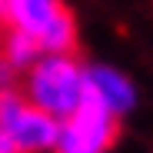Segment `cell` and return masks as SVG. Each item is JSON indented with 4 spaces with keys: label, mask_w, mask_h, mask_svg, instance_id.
Returning a JSON list of instances; mask_svg holds the SVG:
<instances>
[{
    "label": "cell",
    "mask_w": 153,
    "mask_h": 153,
    "mask_svg": "<svg viewBox=\"0 0 153 153\" xmlns=\"http://www.w3.org/2000/svg\"><path fill=\"white\" fill-rule=\"evenodd\" d=\"M23 97L53 120H67L87 97V67L73 53H43L23 73Z\"/></svg>",
    "instance_id": "1"
},
{
    "label": "cell",
    "mask_w": 153,
    "mask_h": 153,
    "mask_svg": "<svg viewBox=\"0 0 153 153\" xmlns=\"http://www.w3.org/2000/svg\"><path fill=\"white\" fill-rule=\"evenodd\" d=\"M0 20L7 30L33 37L43 53H73L76 47V23L63 0H7Z\"/></svg>",
    "instance_id": "2"
},
{
    "label": "cell",
    "mask_w": 153,
    "mask_h": 153,
    "mask_svg": "<svg viewBox=\"0 0 153 153\" xmlns=\"http://www.w3.org/2000/svg\"><path fill=\"white\" fill-rule=\"evenodd\" d=\"M0 130L17 153H53L60 140V120L37 110L23 93L0 97Z\"/></svg>",
    "instance_id": "3"
},
{
    "label": "cell",
    "mask_w": 153,
    "mask_h": 153,
    "mask_svg": "<svg viewBox=\"0 0 153 153\" xmlns=\"http://www.w3.org/2000/svg\"><path fill=\"white\" fill-rule=\"evenodd\" d=\"M117 140V117L100 107L93 97H83L67 120H60L57 153H107Z\"/></svg>",
    "instance_id": "4"
},
{
    "label": "cell",
    "mask_w": 153,
    "mask_h": 153,
    "mask_svg": "<svg viewBox=\"0 0 153 153\" xmlns=\"http://www.w3.org/2000/svg\"><path fill=\"white\" fill-rule=\"evenodd\" d=\"M87 97H93L100 107H107L113 117L126 113L137 103V90L123 73L110 67H87Z\"/></svg>",
    "instance_id": "5"
},
{
    "label": "cell",
    "mask_w": 153,
    "mask_h": 153,
    "mask_svg": "<svg viewBox=\"0 0 153 153\" xmlns=\"http://www.w3.org/2000/svg\"><path fill=\"white\" fill-rule=\"evenodd\" d=\"M0 57H4L13 70H23V73H27V70L43 57V50H40V43H37L33 37L20 33V30H7V33H4V43H0Z\"/></svg>",
    "instance_id": "6"
},
{
    "label": "cell",
    "mask_w": 153,
    "mask_h": 153,
    "mask_svg": "<svg viewBox=\"0 0 153 153\" xmlns=\"http://www.w3.org/2000/svg\"><path fill=\"white\" fill-rule=\"evenodd\" d=\"M17 76H20V70H13L4 57H0V97L4 93H17Z\"/></svg>",
    "instance_id": "7"
},
{
    "label": "cell",
    "mask_w": 153,
    "mask_h": 153,
    "mask_svg": "<svg viewBox=\"0 0 153 153\" xmlns=\"http://www.w3.org/2000/svg\"><path fill=\"white\" fill-rule=\"evenodd\" d=\"M0 153H17V150H13V143L4 137V130H0Z\"/></svg>",
    "instance_id": "8"
},
{
    "label": "cell",
    "mask_w": 153,
    "mask_h": 153,
    "mask_svg": "<svg viewBox=\"0 0 153 153\" xmlns=\"http://www.w3.org/2000/svg\"><path fill=\"white\" fill-rule=\"evenodd\" d=\"M4 4H7V0H0V7H4Z\"/></svg>",
    "instance_id": "9"
}]
</instances>
